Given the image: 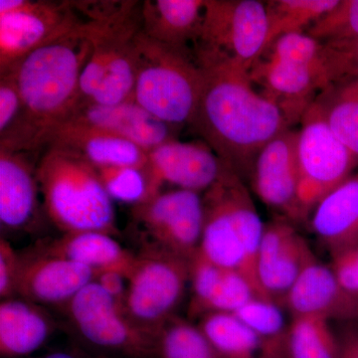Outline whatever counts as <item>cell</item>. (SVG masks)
Here are the masks:
<instances>
[{
  "label": "cell",
  "instance_id": "cell-5",
  "mask_svg": "<svg viewBox=\"0 0 358 358\" xmlns=\"http://www.w3.org/2000/svg\"><path fill=\"white\" fill-rule=\"evenodd\" d=\"M89 20L94 24L93 50L82 73L80 103L110 106L134 100L141 4L122 1Z\"/></svg>",
  "mask_w": 358,
  "mask_h": 358
},
{
  "label": "cell",
  "instance_id": "cell-19",
  "mask_svg": "<svg viewBox=\"0 0 358 358\" xmlns=\"http://www.w3.org/2000/svg\"><path fill=\"white\" fill-rule=\"evenodd\" d=\"M67 120L120 136L147 152L174 140L176 129L160 121L134 100L110 106L81 102Z\"/></svg>",
  "mask_w": 358,
  "mask_h": 358
},
{
  "label": "cell",
  "instance_id": "cell-8",
  "mask_svg": "<svg viewBox=\"0 0 358 358\" xmlns=\"http://www.w3.org/2000/svg\"><path fill=\"white\" fill-rule=\"evenodd\" d=\"M189 263L148 245L136 256L124 303V313L136 326L157 336L176 315L189 284Z\"/></svg>",
  "mask_w": 358,
  "mask_h": 358
},
{
  "label": "cell",
  "instance_id": "cell-22",
  "mask_svg": "<svg viewBox=\"0 0 358 358\" xmlns=\"http://www.w3.org/2000/svg\"><path fill=\"white\" fill-rule=\"evenodd\" d=\"M308 222L329 255L358 243V169L320 200Z\"/></svg>",
  "mask_w": 358,
  "mask_h": 358
},
{
  "label": "cell",
  "instance_id": "cell-29",
  "mask_svg": "<svg viewBox=\"0 0 358 358\" xmlns=\"http://www.w3.org/2000/svg\"><path fill=\"white\" fill-rule=\"evenodd\" d=\"M287 358H338L333 324L317 317H291Z\"/></svg>",
  "mask_w": 358,
  "mask_h": 358
},
{
  "label": "cell",
  "instance_id": "cell-3",
  "mask_svg": "<svg viewBox=\"0 0 358 358\" xmlns=\"http://www.w3.org/2000/svg\"><path fill=\"white\" fill-rule=\"evenodd\" d=\"M202 201L200 253L219 267L243 273L260 291L256 262L265 223L244 179L224 164L217 180L202 194Z\"/></svg>",
  "mask_w": 358,
  "mask_h": 358
},
{
  "label": "cell",
  "instance_id": "cell-17",
  "mask_svg": "<svg viewBox=\"0 0 358 358\" xmlns=\"http://www.w3.org/2000/svg\"><path fill=\"white\" fill-rule=\"evenodd\" d=\"M20 258L16 296L37 305L65 307L80 289L96 280L92 268L38 248L20 253Z\"/></svg>",
  "mask_w": 358,
  "mask_h": 358
},
{
  "label": "cell",
  "instance_id": "cell-28",
  "mask_svg": "<svg viewBox=\"0 0 358 358\" xmlns=\"http://www.w3.org/2000/svg\"><path fill=\"white\" fill-rule=\"evenodd\" d=\"M338 2V0H271L266 2L268 21L266 50L275 40L285 35L307 33Z\"/></svg>",
  "mask_w": 358,
  "mask_h": 358
},
{
  "label": "cell",
  "instance_id": "cell-40",
  "mask_svg": "<svg viewBox=\"0 0 358 358\" xmlns=\"http://www.w3.org/2000/svg\"><path fill=\"white\" fill-rule=\"evenodd\" d=\"M40 358H90L84 357V355H78L76 352H56L49 353L43 357Z\"/></svg>",
  "mask_w": 358,
  "mask_h": 358
},
{
  "label": "cell",
  "instance_id": "cell-34",
  "mask_svg": "<svg viewBox=\"0 0 358 358\" xmlns=\"http://www.w3.org/2000/svg\"><path fill=\"white\" fill-rule=\"evenodd\" d=\"M327 67L331 85L358 78V40L339 44H324Z\"/></svg>",
  "mask_w": 358,
  "mask_h": 358
},
{
  "label": "cell",
  "instance_id": "cell-35",
  "mask_svg": "<svg viewBox=\"0 0 358 358\" xmlns=\"http://www.w3.org/2000/svg\"><path fill=\"white\" fill-rule=\"evenodd\" d=\"M0 75V134H3L17 121L23 103L15 70Z\"/></svg>",
  "mask_w": 358,
  "mask_h": 358
},
{
  "label": "cell",
  "instance_id": "cell-11",
  "mask_svg": "<svg viewBox=\"0 0 358 358\" xmlns=\"http://www.w3.org/2000/svg\"><path fill=\"white\" fill-rule=\"evenodd\" d=\"M71 1H0V74L15 69L26 56L81 24Z\"/></svg>",
  "mask_w": 358,
  "mask_h": 358
},
{
  "label": "cell",
  "instance_id": "cell-14",
  "mask_svg": "<svg viewBox=\"0 0 358 358\" xmlns=\"http://www.w3.org/2000/svg\"><path fill=\"white\" fill-rule=\"evenodd\" d=\"M298 131L287 129L259 152L249 181L257 196L285 220L303 223L299 206Z\"/></svg>",
  "mask_w": 358,
  "mask_h": 358
},
{
  "label": "cell",
  "instance_id": "cell-26",
  "mask_svg": "<svg viewBox=\"0 0 358 358\" xmlns=\"http://www.w3.org/2000/svg\"><path fill=\"white\" fill-rule=\"evenodd\" d=\"M197 326L223 358H266L259 336L234 313H207Z\"/></svg>",
  "mask_w": 358,
  "mask_h": 358
},
{
  "label": "cell",
  "instance_id": "cell-2",
  "mask_svg": "<svg viewBox=\"0 0 358 358\" xmlns=\"http://www.w3.org/2000/svg\"><path fill=\"white\" fill-rule=\"evenodd\" d=\"M203 85L190 126L224 164L249 179L259 152L291 129L277 107L257 91L248 73L199 65Z\"/></svg>",
  "mask_w": 358,
  "mask_h": 358
},
{
  "label": "cell",
  "instance_id": "cell-10",
  "mask_svg": "<svg viewBox=\"0 0 358 358\" xmlns=\"http://www.w3.org/2000/svg\"><path fill=\"white\" fill-rule=\"evenodd\" d=\"M65 308L78 334L91 345L131 358L157 357V336L136 326L96 281Z\"/></svg>",
  "mask_w": 358,
  "mask_h": 358
},
{
  "label": "cell",
  "instance_id": "cell-15",
  "mask_svg": "<svg viewBox=\"0 0 358 358\" xmlns=\"http://www.w3.org/2000/svg\"><path fill=\"white\" fill-rule=\"evenodd\" d=\"M223 167L222 160L206 143L174 138L148 152L145 171L154 197L166 183L203 194L217 180Z\"/></svg>",
  "mask_w": 358,
  "mask_h": 358
},
{
  "label": "cell",
  "instance_id": "cell-9",
  "mask_svg": "<svg viewBox=\"0 0 358 358\" xmlns=\"http://www.w3.org/2000/svg\"><path fill=\"white\" fill-rule=\"evenodd\" d=\"M296 155L299 206L305 223L320 200L357 171L358 157L334 133L317 101L301 119Z\"/></svg>",
  "mask_w": 358,
  "mask_h": 358
},
{
  "label": "cell",
  "instance_id": "cell-13",
  "mask_svg": "<svg viewBox=\"0 0 358 358\" xmlns=\"http://www.w3.org/2000/svg\"><path fill=\"white\" fill-rule=\"evenodd\" d=\"M317 259L293 223L282 218L266 223L256 262L261 293L282 306L301 274Z\"/></svg>",
  "mask_w": 358,
  "mask_h": 358
},
{
  "label": "cell",
  "instance_id": "cell-33",
  "mask_svg": "<svg viewBox=\"0 0 358 358\" xmlns=\"http://www.w3.org/2000/svg\"><path fill=\"white\" fill-rule=\"evenodd\" d=\"M322 44H339L358 40V0H338L307 31Z\"/></svg>",
  "mask_w": 358,
  "mask_h": 358
},
{
  "label": "cell",
  "instance_id": "cell-18",
  "mask_svg": "<svg viewBox=\"0 0 358 358\" xmlns=\"http://www.w3.org/2000/svg\"><path fill=\"white\" fill-rule=\"evenodd\" d=\"M282 307L289 317L331 322H358V296L346 291L329 264H310L287 294Z\"/></svg>",
  "mask_w": 358,
  "mask_h": 358
},
{
  "label": "cell",
  "instance_id": "cell-36",
  "mask_svg": "<svg viewBox=\"0 0 358 358\" xmlns=\"http://www.w3.org/2000/svg\"><path fill=\"white\" fill-rule=\"evenodd\" d=\"M20 253L6 238H0V296L1 301L16 296L20 272Z\"/></svg>",
  "mask_w": 358,
  "mask_h": 358
},
{
  "label": "cell",
  "instance_id": "cell-31",
  "mask_svg": "<svg viewBox=\"0 0 358 358\" xmlns=\"http://www.w3.org/2000/svg\"><path fill=\"white\" fill-rule=\"evenodd\" d=\"M262 56L319 71L327 78L331 84L324 45L313 38L308 33H293L280 37Z\"/></svg>",
  "mask_w": 358,
  "mask_h": 358
},
{
  "label": "cell",
  "instance_id": "cell-32",
  "mask_svg": "<svg viewBox=\"0 0 358 358\" xmlns=\"http://www.w3.org/2000/svg\"><path fill=\"white\" fill-rule=\"evenodd\" d=\"M101 182L110 199L134 206L152 199L150 180L145 169L134 166L96 169Z\"/></svg>",
  "mask_w": 358,
  "mask_h": 358
},
{
  "label": "cell",
  "instance_id": "cell-25",
  "mask_svg": "<svg viewBox=\"0 0 358 358\" xmlns=\"http://www.w3.org/2000/svg\"><path fill=\"white\" fill-rule=\"evenodd\" d=\"M44 253L81 264L96 275L103 272H117L128 279L136 256L124 249L112 235L88 231L70 233L48 243L39 245Z\"/></svg>",
  "mask_w": 358,
  "mask_h": 358
},
{
  "label": "cell",
  "instance_id": "cell-37",
  "mask_svg": "<svg viewBox=\"0 0 358 358\" xmlns=\"http://www.w3.org/2000/svg\"><path fill=\"white\" fill-rule=\"evenodd\" d=\"M329 256V266L341 286L358 296V243Z\"/></svg>",
  "mask_w": 358,
  "mask_h": 358
},
{
  "label": "cell",
  "instance_id": "cell-21",
  "mask_svg": "<svg viewBox=\"0 0 358 358\" xmlns=\"http://www.w3.org/2000/svg\"><path fill=\"white\" fill-rule=\"evenodd\" d=\"M28 152L0 148V223L2 230H27L36 220L40 193Z\"/></svg>",
  "mask_w": 358,
  "mask_h": 358
},
{
  "label": "cell",
  "instance_id": "cell-23",
  "mask_svg": "<svg viewBox=\"0 0 358 358\" xmlns=\"http://www.w3.org/2000/svg\"><path fill=\"white\" fill-rule=\"evenodd\" d=\"M54 331L50 315L20 296L0 303V355L3 358L29 357L46 343Z\"/></svg>",
  "mask_w": 358,
  "mask_h": 358
},
{
  "label": "cell",
  "instance_id": "cell-20",
  "mask_svg": "<svg viewBox=\"0 0 358 358\" xmlns=\"http://www.w3.org/2000/svg\"><path fill=\"white\" fill-rule=\"evenodd\" d=\"M45 145L69 150L96 169L134 166L145 169L148 164V152L136 143L71 120L52 129Z\"/></svg>",
  "mask_w": 358,
  "mask_h": 358
},
{
  "label": "cell",
  "instance_id": "cell-27",
  "mask_svg": "<svg viewBox=\"0 0 358 358\" xmlns=\"http://www.w3.org/2000/svg\"><path fill=\"white\" fill-rule=\"evenodd\" d=\"M315 101L334 133L358 157V78L331 85Z\"/></svg>",
  "mask_w": 358,
  "mask_h": 358
},
{
  "label": "cell",
  "instance_id": "cell-12",
  "mask_svg": "<svg viewBox=\"0 0 358 358\" xmlns=\"http://www.w3.org/2000/svg\"><path fill=\"white\" fill-rule=\"evenodd\" d=\"M133 217L150 239L148 246L187 261L199 251L204 218L201 193L179 188L159 192L134 206Z\"/></svg>",
  "mask_w": 358,
  "mask_h": 358
},
{
  "label": "cell",
  "instance_id": "cell-30",
  "mask_svg": "<svg viewBox=\"0 0 358 358\" xmlns=\"http://www.w3.org/2000/svg\"><path fill=\"white\" fill-rule=\"evenodd\" d=\"M159 358H223L196 324L171 317L157 334Z\"/></svg>",
  "mask_w": 358,
  "mask_h": 358
},
{
  "label": "cell",
  "instance_id": "cell-39",
  "mask_svg": "<svg viewBox=\"0 0 358 358\" xmlns=\"http://www.w3.org/2000/svg\"><path fill=\"white\" fill-rule=\"evenodd\" d=\"M95 281L124 308L128 291V279L124 275L117 272H103L96 275Z\"/></svg>",
  "mask_w": 358,
  "mask_h": 358
},
{
  "label": "cell",
  "instance_id": "cell-24",
  "mask_svg": "<svg viewBox=\"0 0 358 358\" xmlns=\"http://www.w3.org/2000/svg\"><path fill=\"white\" fill-rule=\"evenodd\" d=\"M205 0H148L141 4V32L174 48L189 50L203 22Z\"/></svg>",
  "mask_w": 358,
  "mask_h": 358
},
{
  "label": "cell",
  "instance_id": "cell-6",
  "mask_svg": "<svg viewBox=\"0 0 358 358\" xmlns=\"http://www.w3.org/2000/svg\"><path fill=\"white\" fill-rule=\"evenodd\" d=\"M138 73L134 101L174 129L192 124L203 85V73L189 50L148 38H136Z\"/></svg>",
  "mask_w": 358,
  "mask_h": 358
},
{
  "label": "cell",
  "instance_id": "cell-38",
  "mask_svg": "<svg viewBox=\"0 0 358 358\" xmlns=\"http://www.w3.org/2000/svg\"><path fill=\"white\" fill-rule=\"evenodd\" d=\"M338 358H358V322H339L334 327Z\"/></svg>",
  "mask_w": 358,
  "mask_h": 358
},
{
  "label": "cell",
  "instance_id": "cell-16",
  "mask_svg": "<svg viewBox=\"0 0 358 358\" xmlns=\"http://www.w3.org/2000/svg\"><path fill=\"white\" fill-rule=\"evenodd\" d=\"M252 83L282 113L291 128L301 124L303 115L324 90L331 86L319 71L262 56L249 72Z\"/></svg>",
  "mask_w": 358,
  "mask_h": 358
},
{
  "label": "cell",
  "instance_id": "cell-1",
  "mask_svg": "<svg viewBox=\"0 0 358 358\" xmlns=\"http://www.w3.org/2000/svg\"><path fill=\"white\" fill-rule=\"evenodd\" d=\"M94 24L83 20L64 36L32 52L16 66L23 109L1 134L0 148L29 152L66 121L81 101L80 81L93 50Z\"/></svg>",
  "mask_w": 358,
  "mask_h": 358
},
{
  "label": "cell",
  "instance_id": "cell-7",
  "mask_svg": "<svg viewBox=\"0 0 358 358\" xmlns=\"http://www.w3.org/2000/svg\"><path fill=\"white\" fill-rule=\"evenodd\" d=\"M266 3L257 0H205L203 22L193 44L199 65L248 73L266 50Z\"/></svg>",
  "mask_w": 358,
  "mask_h": 358
},
{
  "label": "cell",
  "instance_id": "cell-4",
  "mask_svg": "<svg viewBox=\"0 0 358 358\" xmlns=\"http://www.w3.org/2000/svg\"><path fill=\"white\" fill-rule=\"evenodd\" d=\"M36 166L45 211L59 230L117 234L114 204L95 166L54 147L47 148Z\"/></svg>",
  "mask_w": 358,
  "mask_h": 358
}]
</instances>
